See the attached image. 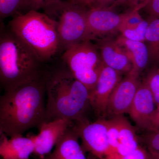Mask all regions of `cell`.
Here are the masks:
<instances>
[{
	"mask_svg": "<svg viewBox=\"0 0 159 159\" xmlns=\"http://www.w3.org/2000/svg\"><path fill=\"white\" fill-rule=\"evenodd\" d=\"M46 71L7 92L0 101V129L11 137L46 122Z\"/></svg>",
	"mask_w": 159,
	"mask_h": 159,
	"instance_id": "cell-1",
	"label": "cell"
},
{
	"mask_svg": "<svg viewBox=\"0 0 159 159\" xmlns=\"http://www.w3.org/2000/svg\"><path fill=\"white\" fill-rule=\"evenodd\" d=\"M62 63L46 68L45 122L61 119L87 121L84 113L90 105V91Z\"/></svg>",
	"mask_w": 159,
	"mask_h": 159,
	"instance_id": "cell-2",
	"label": "cell"
},
{
	"mask_svg": "<svg viewBox=\"0 0 159 159\" xmlns=\"http://www.w3.org/2000/svg\"><path fill=\"white\" fill-rule=\"evenodd\" d=\"M31 49L0 21V83L9 92L34 79L44 70Z\"/></svg>",
	"mask_w": 159,
	"mask_h": 159,
	"instance_id": "cell-3",
	"label": "cell"
},
{
	"mask_svg": "<svg viewBox=\"0 0 159 159\" xmlns=\"http://www.w3.org/2000/svg\"><path fill=\"white\" fill-rule=\"evenodd\" d=\"M7 26L43 64L61 53L54 22L43 12L31 10L17 13L11 17Z\"/></svg>",
	"mask_w": 159,
	"mask_h": 159,
	"instance_id": "cell-4",
	"label": "cell"
},
{
	"mask_svg": "<svg viewBox=\"0 0 159 159\" xmlns=\"http://www.w3.org/2000/svg\"><path fill=\"white\" fill-rule=\"evenodd\" d=\"M54 22L61 53L70 47L89 41L87 25V9L62 0H51L42 9Z\"/></svg>",
	"mask_w": 159,
	"mask_h": 159,
	"instance_id": "cell-5",
	"label": "cell"
},
{
	"mask_svg": "<svg viewBox=\"0 0 159 159\" xmlns=\"http://www.w3.org/2000/svg\"><path fill=\"white\" fill-rule=\"evenodd\" d=\"M61 60L74 77L91 91L97 82L104 63L91 41L72 46L62 53Z\"/></svg>",
	"mask_w": 159,
	"mask_h": 159,
	"instance_id": "cell-6",
	"label": "cell"
},
{
	"mask_svg": "<svg viewBox=\"0 0 159 159\" xmlns=\"http://www.w3.org/2000/svg\"><path fill=\"white\" fill-rule=\"evenodd\" d=\"M73 127L82 141L81 146L84 151L99 159H109L112 156L107 139V120L77 122Z\"/></svg>",
	"mask_w": 159,
	"mask_h": 159,
	"instance_id": "cell-7",
	"label": "cell"
},
{
	"mask_svg": "<svg viewBox=\"0 0 159 159\" xmlns=\"http://www.w3.org/2000/svg\"><path fill=\"white\" fill-rule=\"evenodd\" d=\"M139 76L130 71L121 80L111 94L106 114L114 117L128 113L141 83Z\"/></svg>",
	"mask_w": 159,
	"mask_h": 159,
	"instance_id": "cell-8",
	"label": "cell"
},
{
	"mask_svg": "<svg viewBox=\"0 0 159 159\" xmlns=\"http://www.w3.org/2000/svg\"><path fill=\"white\" fill-rule=\"evenodd\" d=\"M122 73L104 64L96 85L90 91L89 103L98 116L106 115L109 99L117 84L122 79Z\"/></svg>",
	"mask_w": 159,
	"mask_h": 159,
	"instance_id": "cell-9",
	"label": "cell"
},
{
	"mask_svg": "<svg viewBox=\"0 0 159 159\" xmlns=\"http://www.w3.org/2000/svg\"><path fill=\"white\" fill-rule=\"evenodd\" d=\"M126 13L118 14L110 8H92L87 12V25L89 41L97 36L119 31Z\"/></svg>",
	"mask_w": 159,
	"mask_h": 159,
	"instance_id": "cell-10",
	"label": "cell"
},
{
	"mask_svg": "<svg viewBox=\"0 0 159 159\" xmlns=\"http://www.w3.org/2000/svg\"><path fill=\"white\" fill-rule=\"evenodd\" d=\"M72 123L67 119H61L42 123L38 128L39 133L32 135L34 145L33 154L43 159L51 153Z\"/></svg>",
	"mask_w": 159,
	"mask_h": 159,
	"instance_id": "cell-11",
	"label": "cell"
},
{
	"mask_svg": "<svg viewBox=\"0 0 159 159\" xmlns=\"http://www.w3.org/2000/svg\"><path fill=\"white\" fill-rule=\"evenodd\" d=\"M152 94L145 81L140 83L128 114L141 128H149L151 117L155 110Z\"/></svg>",
	"mask_w": 159,
	"mask_h": 159,
	"instance_id": "cell-12",
	"label": "cell"
},
{
	"mask_svg": "<svg viewBox=\"0 0 159 159\" xmlns=\"http://www.w3.org/2000/svg\"><path fill=\"white\" fill-rule=\"evenodd\" d=\"M99 46L100 56L105 66L122 74H128L131 70L132 65L128 54L116 40H102Z\"/></svg>",
	"mask_w": 159,
	"mask_h": 159,
	"instance_id": "cell-13",
	"label": "cell"
},
{
	"mask_svg": "<svg viewBox=\"0 0 159 159\" xmlns=\"http://www.w3.org/2000/svg\"><path fill=\"white\" fill-rule=\"evenodd\" d=\"M79 139L73 126L70 125L57 142L53 152L43 159H88Z\"/></svg>",
	"mask_w": 159,
	"mask_h": 159,
	"instance_id": "cell-14",
	"label": "cell"
},
{
	"mask_svg": "<svg viewBox=\"0 0 159 159\" xmlns=\"http://www.w3.org/2000/svg\"><path fill=\"white\" fill-rule=\"evenodd\" d=\"M34 149L31 135L15 136L10 139L4 137L0 142V157L2 159H29Z\"/></svg>",
	"mask_w": 159,
	"mask_h": 159,
	"instance_id": "cell-15",
	"label": "cell"
},
{
	"mask_svg": "<svg viewBox=\"0 0 159 159\" xmlns=\"http://www.w3.org/2000/svg\"><path fill=\"white\" fill-rule=\"evenodd\" d=\"M116 41L128 54L132 65L131 72L139 75L149 63L147 45L142 42L131 40L122 35L117 38Z\"/></svg>",
	"mask_w": 159,
	"mask_h": 159,
	"instance_id": "cell-16",
	"label": "cell"
},
{
	"mask_svg": "<svg viewBox=\"0 0 159 159\" xmlns=\"http://www.w3.org/2000/svg\"><path fill=\"white\" fill-rule=\"evenodd\" d=\"M115 117L118 122L119 133V145L117 155L120 157L125 156L135 150L140 145L134 129L128 120L122 116Z\"/></svg>",
	"mask_w": 159,
	"mask_h": 159,
	"instance_id": "cell-17",
	"label": "cell"
},
{
	"mask_svg": "<svg viewBox=\"0 0 159 159\" xmlns=\"http://www.w3.org/2000/svg\"><path fill=\"white\" fill-rule=\"evenodd\" d=\"M152 17L149 21L145 41L149 54V63L159 65V18Z\"/></svg>",
	"mask_w": 159,
	"mask_h": 159,
	"instance_id": "cell-18",
	"label": "cell"
},
{
	"mask_svg": "<svg viewBox=\"0 0 159 159\" xmlns=\"http://www.w3.org/2000/svg\"><path fill=\"white\" fill-rule=\"evenodd\" d=\"M148 25L149 21L143 20L138 26L134 28L124 29L120 31L121 35L131 40L143 42L145 41Z\"/></svg>",
	"mask_w": 159,
	"mask_h": 159,
	"instance_id": "cell-19",
	"label": "cell"
},
{
	"mask_svg": "<svg viewBox=\"0 0 159 159\" xmlns=\"http://www.w3.org/2000/svg\"><path fill=\"white\" fill-rule=\"evenodd\" d=\"M23 0H0V21L20 12Z\"/></svg>",
	"mask_w": 159,
	"mask_h": 159,
	"instance_id": "cell-20",
	"label": "cell"
},
{
	"mask_svg": "<svg viewBox=\"0 0 159 159\" xmlns=\"http://www.w3.org/2000/svg\"><path fill=\"white\" fill-rule=\"evenodd\" d=\"M107 139L112 153V157L117 154V149L119 145V126L116 117L107 120Z\"/></svg>",
	"mask_w": 159,
	"mask_h": 159,
	"instance_id": "cell-21",
	"label": "cell"
},
{
	"mask_svg": "<svg viewBox=\"0 0 159 159\" xmlns=\"http://www.w3.org/2000/svg\"><path fill=\"white\" fill-rule=\"evenodd\" d=\"M146 5V4L139 5L132 9L131 11L127 12L119 31L120 32L123 29L134 28L142 22L144 20L140 14L139 10L143 9Z\"/></svg>",
	"mask_w": 159,
	"mask_h": 159,
	"instance_id": "cell-22",
	"label": "cell"
},
{
	"mask_svg": "<svg viewBox=\"0 0 159 159\" xmlns=\"http://www.w3.org/2000/svg\"><path fill=\"white\" fill-rule=\"evenodd\" d=\"M152 94L155 104H159V72L154 70L145 80Z\"/></svg>",
	"mask_w": 159,
	"mask_h": 159,
	"instance_id": "cell-23",
	"label": "cell"
},
{
	"mask_svg": "<svg viewBox=\"0 0 159 159\" xmlns=\"http://www.w3.org/2000/svg\"><path fill=\"white\" fill-rule=\"evenodd\" d=\"M51 0H23L20 13H25L31 10L39 11L42 9Z\"/></svg>",
	"mask_w": 159,
	"mask_h": 159,
	"instance_id": "cell-24",
	"label": "cell"
},
{
	"mask_svg": "<svg viewBox=\"0 0 159 159\" xmlns=\"http://www.w3.org/2000/svg\"><path fill=\"white\" fill-rule=\"evenodd\" d=\"M147 153V151L140 146L131 153L123 157L118 155L114 159H146Z\"/></svg>",
	"mask_w": 159,
	"mask_h": 159,
	"instance_id": "cell-25",
	"label": "cell"
},
{
	"mask_svg": "<svg viewBox=\"0 0 159 159\" xmlns=\"http://www.w3.org/2000/svg\"><path fill=\"white\" fill-rule=\"evenodd\" d=\"M143 9L151 17L159 18V0H149Z\"/></svg>",
	"mask_w": 159,
	"mask_h": 159,
	"instance_id": "cell-26",
	"label": "cell"
},
{
	"mask_svg": "<svg viewBox=\"0 0 159 159\" xmlns=\"http://www.w3.org/2000/svg\"><path fill=\"white\" fill-rule=\"evenodd\" d=\"M115 2V0H95L93 6L92 8L99 9L110 8Z\"/></svg>",
	"mask_w": 159,
	"mask_h": 159,
	"instance_id": "cell-27",
	"label": "cell"
},
{
	"mask_svg": "<svg viewBox=\"0 0 159 159\" xmlns=\"http://www.w3.org/2000/svg\"><path fill=\"white\" fill-rule=\"evenodd\" d=\"M68 1L75 5L87 9L92 8L95 2V0H68Z\"/></svg>",
	"mask_w": 159,
	"mask_h": 159,
	"instance_id": "cell-28",
	"label": "cell"
},
{
	"mask_svg": "<svg viewBox=\"0 0 159 159\" xmlns=\"http://www.w3.org/2000/svg\"><path fill=\"white\" fill-rule=\"evenodd\" d=\"M149 128L154 130L159 129V113L154 112L151 117Z\"/></svg>",
	"mask_w": 159,
	"mask_h": 159,
	"instance_id": "cell-29",
	"label": "cell"
},
{
	"mask_svg": "<svg viewBox=\"0 0 159 159\" xmlns=\"http://www.w3.org/2000/svg\"><path fill=\"white\" fill-rule=\"evenodd\" d=\"M149 1V0H127V3L129 6L133 9L142 4L147 5Z\"/></svg>",
	"mask_w": 159,
	"mask_h": 159,
	"instance_id": "cell-30",
	"label": "cell"
},
{
	"mask_svg": "<svg viewBox=\"0 0 159 159\" xmlns=\"http://www.w3.org/2000/svg\"><path fill=\"white\" fill-rule=\"evenodd\" d=\"M146 159H159V155L155 152L148 150Z\"/></svg>",
	"mask_w": 159,
	"mask_h": 159,
	"instance_id": "cell-31",
	"label": "cell"
},
{
	"mask_svg": "<svg viewBox=\"0 0 159 159\" xmlns=\"http://www.w3.org/2000/svg\"><path fill=\"white\" fill-rule=\"evenodd\" d=\"M154 112L157 113H159V104L157 105V108L156 110H155Z\"/></svg>",
	"mask_w": 159,
	"mask_h": 159,
	"instance_id": "cell-32",
	"label": "cell"
},
{
	"mask_svg": "<svg viewBox=\"0 0 159 159\" xmlns=\"http://www.w3.org/2000/svg\"><path fill=\"white\" fill-rule=\"evenodd\" d=\"M0 142H1V141H0Z\"/></svg>",
	"mask_w": 159,
	"mask_h": 159,
	"instance_id": "cell-33",
	"label": "cell"
},
{
	"mask_svg": "<svg viewBox=\"0 0 159 159\" xmlns=\"http://www.w3.org/2000/svg\"></svg>",
	"mask_w": 159,
	"mask_h": 159,
	"instance_id": "cell-34",
	"label": "cell"
}]
</instances>
